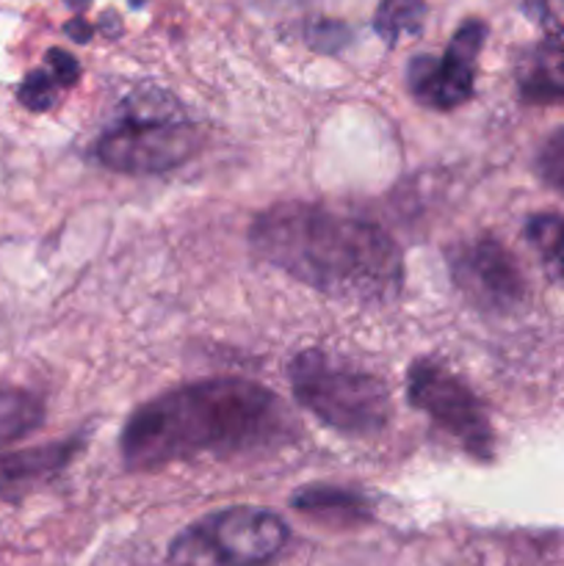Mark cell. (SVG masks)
Segmentation results:
<instances>
[{
    "label": "cell",
    "mask_w": 564,
    "mask_h": 566,
    "mask_svg": "<svg viewBox=\"0 0 564 566\" xmlns=\"http://www.w3.org/2000/svg\"><path fill=\"white\" fill-rule=\"evenodd\" d=\"M66 3H70L72 9H83V6H86L88 0H66Z\"/></svg>",
    "instance_id": "obj_19"
},
{
    "label": "cell",
    "mask_w": 564,
    "mask_h": 566,
    "mask_svg": "<svg viewBox=\"0 0 564 566\" xmlns=\"http://www.w3.org/2000/svg\"><path fill=\"white\" fill-rule=\"evenodd\" d=\"M44 420V403L25 390H0V448L31 434Z\"/></svg>",
    "instance_id": "obj_11"
},
{
    "label": "cell",
    "mask_w": 564,
    "mask_h": 566,
    "mask_svg": "<svg viewBox=\"0 0 564 566\" xmlns=\"http://www.w3.org/2000/svg\"><path fill=\"white\" fill-rule=\"evenodd\" d=\"M64 31H66V36L75 39V42H88V39H92V25H88L83 17H75V20L66 22Z\"/></svg>",
    "instance_id": "obj_18"
},
{
    "label": "cell",
    "mask_w": 564,
    "mask_h": 566,
    "mask_svg": "<svg viewBox=\"0 0 564 566\" xmlns=\"http://www.w3.org/2000/svg\"><path fill=\"white\" fill-rule=\"evenodd\" d=\"M202 136L194 125L171 119L169 108L153 105L133 111L122 125L103 133L94 144V158L122 175H158L194 158Z\"/></svg>",
    "instance_id": "obj_5"
},
{
    "label": "cell",
    "mask_w": 564,
    "mask_h": 566,
    "mask_svg": "<svg viewBox=\"0 0 564 566\" xmlns=\"http://www.w3.org/2000/svg\"><path fill=\"white\" fill-rule=\"evenodd\" d=\"M61 88H66V83L55 75V70L44 64V70H33L22 77L17 97L28 111H48L55 105Z\"/></svg>",
    "instance_id": "obj_15"
},
{
    "label": "cell",
    "mask_w": 564,
    "mask_h": 566,
    "mask_svg": "<svg viewBox=\"0 0 564 566\" xmlns=\"http://www.w3.org/2000/svg\"><path fill=\"white\" fill-rule=\"evenodd\" d=\"M424 20V0H382L374 17V28L387 44H396L401 42V36H415V33H420Z\"/></svg>",
    "instance_id": "obj_13"
},
{
    "label": "cell",
    "mask_w": 564,
    "mask_h": 566,
    "mask_svg": "<svg viewBox=\"0 0 564 566\" xmlns=\"http://www.w3.org/2000/svg\"><path fill=\"white\" fill-rule=\"evenodd\" d=\"M407 398L415 409L426 412L442 431H448L470 457L481 462L492 459V426L481 401L459 376L431 359H418L407 374Z\"/></svg>",
    "instance_id": "obj_6"
},
{
    "label": "cell",
    "mask_w": 564,
    "mask_h": 566,
    "mask_svg": "<svg viewBox=\"0 0 564 566\" xmlns=\"http://www.w3.org/2000/svg\"><path fill=\"white\" fill-rule=\"evenodd\" d=\"M288 381L296 401L341 434H376L390 420V392L385 381L348 368L318 348H307L291 359Z\"/></svg>",
    "instance_id": "obj_3"
},
{
    "label": "cell",
    "mask_w": 564,
    "mask_h": 566,
    "mask_svg": "<svg viewBox=\"0 0 564 566\" xmlns=\"http://www.w3.org/2000/svg\"><path fill=\"white\" fill-rule=\"evenodd\" d=\"M518 88L525 103H564V28L547 33L518 61Z\"/></svg>",
    "instance_id": "obj_9"
},
{
    "label": "cell",
    "mask_w": 564,
    "mask_h": 566,
    "mask_svg": "<svg viewBox=\"0 0 564 566\" xmlns=\"http://www.w3.org/2000/svg\"><path fill=\"white\" fill-rule=\"evenodd\" d=\"M280 398L247 379H205L153 398L130 415L119 437L125 468L158 470L197 457L269 448L285 437Z\"/></svg>",
    "instance_id": "obj_1"
},
{
    "label": "cell",
    "mask_w": 564,
    "mask_h": 566,
    "mask_svg": "<svg viewBox=\"0 0 564 566\" xmlns=\"http://www.w3.org/2000/svg\"><path fill=\"white\" fill-rule=\"evenodd\" d=\"M288 525L269 509L236 506L188 525L169 547L171 566H260L285 547Z\"/></svg>",
    "instance_id": "obj_4"
},
{
    "label": "cell",
    "mask_w": 564,
    "mask_h": 566,
    "mask_svg": "<svg viewBox=\"0 0 564 566\" xmlns=\"http://www.w3.org/2000/svg\"><path fill=\"white\" fill-rule=\"evenodd\" d=\"M536 171L547 186L564 193V127L545 138L536 155Z\"/></svg>",
    "instance_id": "obj_16"
},
{
    "label": "cell",
    "mask_w": 564,
    "mask_h": 566,
    "mask_svg": "<svg viewBox=\"0 0 564 566\" xmlns=\"http://www.w3.org/2000/svg\"><path fill=\"white\" fill-rule=\"evenodd\" d=\"M254 254L332 298L385 302L401 291L404 260L374 221L310 202H280L249 227Z\"/></svg>",
    "instance_id": "obj_2"
},
{
    "label": "cell",
    "mask_w": 564,
    "mask_h": 566,
    "mask_svg": "<svg viewBox=\"0 0 564 566\" xmlns=\"http://www.w3.org/2000/svg\"><path fill=\"white\" fill-rule=\"evenodd\" d=\"M77 448H81V440L0 453V497H6V501H20L33 486L53 479L75 457Z\"/></svg>",
    "instance_id": "obj_10"
},
{
    "label": "cell",
    "mask_w": 564,
    "mask_h": 566,
    "mask_svg": "<svg viewBox=\"0 0 564 566\" xmlns=\"http://www.w3.org/2000/svg\"><path fill=\"white\" fill-rule=\"evenodd\" d=\"M307 42L313 44L315 50H321V53H335L337 48H343V44L348 42V31L341 22L321 20L307 28Z\"/></svg>",
    "instance_id": "obj_17"
},
{
    "label": "cell",
    "mask_w": 564,
    "mask_h": 566,
    "mask_svg": "<svg viewBox=\"0 0 564 566\" xmlns=\"http://www.w3.org/2000/svg\"><path fill=\"white\" fill-rule=\"evenodd\" d=\"M457 291L487 313H506L525 296V280L512 254L495 238L464 241L448 252Z\"/></svg>",
    "instance_id": "obj_8"
},
{
    "label": "cell",
    "mask_w": 564,
    "mask_h": 566,
    "mask_svg": "<svg viewBox=\"0 0 564 566\" xmlns=\"http://www.w3.org/2000/svg\"><path fill=\"white\" fill-rule=\"evenodd\" d=\"M293 506H296L299 512L343 514V517H354V514L365 512L359 497H354L352 492L332 490V486H313V490H302L296 497H293Z\"/></svg>",
    "instance_id": "obj_14"
},
{
    "label": "cell",
    "mask_w": 564,
    "mask_h": 566,
    "mask_svg": "<svg viewBox=\"0 0 564 566\" xmlns=\"http://www.w3.org/2000/svg\"><path fill=\"white\" fill-rule=\"evenodd\" d=\"M525 238L540 254L547 274L564 282V216H534L525 224Z\"/></svg>",
    "instance_id": "obj_12"
},
{
    "label": "cell",
    "mask_w": 564,
    "mask_h": 566,
    "mask_svg": "<svg viewBox=\"0 0 564 566\" xmlns=\"http://www.w3.org/2000/svg\"><path fill=\"white\" fill-rule=\"evenodd\" d=\"M487 25L481 20H468L459 25L440 59L418 55L407 70L409 92L418 103L437 111H451L473 94L479 55L484 48Z\"/></svg>",
    "instance_id": "obj_7"
}]
</instances>
